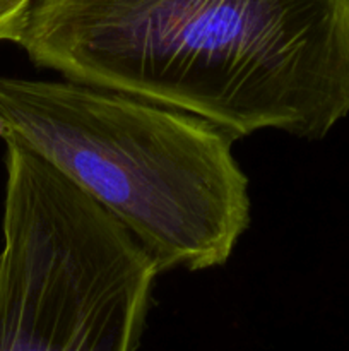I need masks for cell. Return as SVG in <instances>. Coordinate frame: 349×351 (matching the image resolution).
Here are the masks:
<instances>
[{"mask_svg": "<svg viewBox=\"0 0 349 351\" xmlns=\"http://www.w3.org/2000/svg\"><path fill=\"white\" fill-rule=\"evenodd\" d=\"M68 81L221 127L324 139L349 115V0H36L17 43Z\"/></svg>", "mask_w": 349, "mask_h": 351, "instance_id": "6da1fadb", "label": "cell"}, {"mask_svg": "<svg viewBox=\"0 0 349 351\" xmlns=\"http://www.w3.org/2000/svg\"><path fill=\"white\" fill-rule=\"evenodd\" d=\"M0 139L112 213L159 273L222 266L250 225L235 139L192 113L68 79L0 77Z\"/></svg>", "mask_w": 349, "mask_h": 351, "instance_id": "7a4b0ae2", "label": "cell"}, {"mask_svg": "<svg viewBox=\"0 0 349 351\" xmlns=\"http://www.w3.org/2000/svg\"><path fill=\"white\" fill-rule=\"evenodd\" d=\"M0 351H135L159 267L60 171L7 144Z\"/></svg>", "mask_w": 349, "mask_h": 351, "instance_id": "3957f363", "label": "cell"}, {"mask_svg": "<svg viewBox=\"0 0 349 351\" xmlns=\"http://www.w3.org/2000/svg\"><path fill=\"white\" fill-rule=\"evenodd\" d=\"M36 0H0V41L17 43Z\"/></svg>", "mask_w": 349, "mask_h": 351, "instance_id": "277c9868", "label": "cell"}]
</instances>
